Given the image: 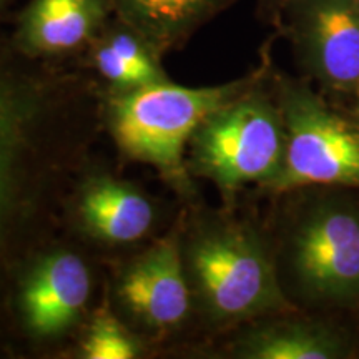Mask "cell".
<instances>
[{
  "label": "cell",
  "mask_w": 359,
  "mask_h": 359,
  "mask_svg": "<svg viewBox=\"0 0 359 359\" xmlns=\"http://www.w3.org/2000/svg\"><path fill=\"white\" fill-rule=\"evenodd\" d=\"M83 57L109 92H130L170 80L161 65L163 57L145 37L115 15L90 43Z\"/></svg>",
  "instance_id": "5bb4252c"
},
{
  "label": "cell",
  "mask_w": 359,
  "mask_h": 359,
  "mask_svg": "<svg viewBox=\"0 0 359 359\" xmlns=\"http://www.w3.org/2000/svg\"><path fill=\"white\" fill-rule=\"evenodd\" d=\"M262 64L248 75L210 87H185L167 82L130 92H109L105 118L120 151L128 158L150 165L178 195L196 193L187 167V150L193 133L218 107L236 98L264 70Z\"/></svg>",
  "instance_id": "7a4b0ae2"
},
{
  "label": "cell",
  "mask_w": 359,
  "mask_h": 359,
  "mask_svg": "<svg viewBox=\"0 0 359 359\" xmlns=\"http://www.w3.org/2000/svg\"><path fill=\"white\" fill-rule=\"evenodd\" d=\"M356 2H358V6H359V0H356Z\"/></svg>",
  "instance_id": "d6986e66"
},
{
  "label": "cell",
  "mask_w": 359,
  "mask_h": 359,
  "mask_svg": "<svg viewBox=\"0 0 359 359\" xmlns=\"http://www.w3.org/2000/svg\"><path fill=\"white\" fill-rule=\"evenodd\" d=\"M13 2H17V0H0V15H2V13L6 12Z\"/></svg>",
  "instance_id": "ac0fdd59"
},
{
  "label": "cell",
  "mask_w": 359,
  "mask_h": 359,
  "mask_svg": "<svg viewBox=\"0 0 359 359\" xmlns=\"http://www.w3.org/2000/svg\"><path fill=\"white\" fill-rule=\"evenodd\" d=\"M92 294V273L80 255L53 250L43 255L20 288L25 327L37 339H53L80 321Z\"/></svg>",
  "instance_id": "ba28073f"
},
{
  "label": "cell",
  "mask_w": 359,
  "mask_h": 359,
  "mask_svg": "<svg viewBox=\"0 0 359 359\" xmlns=\"http://www.w3.org/2000/svg\"><path fill=\"white\" fill-rule=\"evenodd\" d=\"M143 351L142 339L109 306H103L90 320L79 358L135 359L143 356Z\"/></svg>",
  "instance_id": "9a60e30c"
},
{
  "label": "cell",
  "mask_w": 359,
  "mask_h": 359,
  "mask_svg": "<svg viewBox=\"0 0 359 359\" xmlns=\"http://www.w3.org/2000/svg\"><path fill=\"white\" fill-rule=\"evenodd\" d=\"M276 29L290 40L304 77L351 95L359 85L356 0H291Z\"/></svg>",
  "instance_id": "8992f818"
},
{
  "label": "cell",
  "mask_w": 359,
  "mask_h": 359,
  "mask_svg": "<svg viewBox=\"0 0 359 359\" xmlns=\"http://www.w3.org/2000/svg\"><path fill=\"white\" fill-rule=\"evenodd\" d=\"M193 306L210 325L230 326L290 314L275 253L250 223L223 213L196 218L182 233Z\"/></svg>",
  "instance_id": "6da1fadb"
},
{
  "label": "cell",
  "mask_w": 359,
  "mask_h": 359,
  "mask_svg": "<svg viewBox=\"0 0 359 359\" xmlns=\"http://www.w3.org/2000/svg\"><path fill=\"white\" fill-rule=\"evenodd\" d=\"M353 351L349 334L330 320L286 314L251 321L230 348L240 359H346Z\"/></svg>",
  "instance_id": "8fae6325"
},
{
  "label": "cell",
  "mask_w": 359,
  "mask_h": 359,
  "mask_svg": "<svg viewBox=\"0 0 359 359\" xmlns=\"http://www.w3.org/2000/svg\"><path fill=\"white\" fill-rule=\"evenodd\" d=\"M351 95L354 97V118L359 122V85L354 88V92L351 93Z\"/></svg>",
  "instance_id": "e0dca14e"
},
{
  "label": "cell",
  "mask_w": 359,
  "mask_h": 359,
  "mask_svg": "<svg viewBox=\"0 0 359 359\" xmlns=\"http://www.w3.org/2000/svg\"><path fill=\"white\" fill-rule=\"evenodd\" d=\"M116 19L137 30L165 57L236 0H107Z\"/></svg>",
  "instance_id": "4fadbf2b"
},
{
  "label": "cell",
  "mask_w": 359,
  "mask_h": 359,
  "mask_svg": "<svg viewBox=\"0 0 359 359\" xmlns=\"http://www.w3.org/2000/svg\"><path fill=\"white\" fill-rule=\"evenodd\" d=\"M77 219L90 238L105 245H130L154 228L151 200L132 183L111 175H93L77 196Z\"/></svg>",
  "instance_id": "7c38bea8"
},
{
  "label": "cell",
  "mask_w": 359,
  "mask_h": 359,
  "mask_svg": "<svg viewBox=\"0 0 359 359\" xmlns=\"http://www.w3.org/2000/svg\"><path fill=\"white\" fill-rule=\"evenodd\" d=\"M40 97L42 92L32 79L0 65V240L22 190L42 116Z\"/></svg>",
  "instance_id": "30bf717a"
},
{
  "label": "cell",
  "mask_w": 359,
  "mask_h": 359,
  "mask_svg": "<svg viewBox=\"0 0 359 359\" xmlns=\"http://www.w3.org/2000/svg\"><path fill=\"white\" fill-rule=\"evenodd\" d=\"M285 120V163L264 193L281 195L303 188L359 191V122L343 115L313 88L311 80L271 72Z\"/></svg>",
  "instance_id": "5b68a950"
},
{
  "label": "cell",
  "mask_w": 359,
  "mask_h": 359,
  "mask_svg": "<svg viewBox=\"0 0 359 359\" xmlns=\"http://www.w3.org/2000/svg\"><path fill=\"white\" fill-rule=\"evenodd\" d=\"M111 17L107 0H29L17 17L12 47L27 60L83 55Z\"/></svg>",
  "instance_id": "9c48e42d"
},
{
  "label": "cell",
  "mask_w": 359,
  "mask_h": 359,
  "mask_svg": "<svg viewBox=\"0 0 359 359\" xmlns=\"http://www.w3.org/2000/svg\"><path fill=\"white\" fill-rule=\"evenodd\" d=\"M115 296L122 311L148 333L178 330L193 308L182 233L173 230L133 258L118 275Z\"/></svg>",
  "instance_id": "52a82bcc"
},
{
  "label": "cell",
  "mask_w": 359,
  "mask_h": 359,
  "mask_svg": "<svg viewBox=\"0 0 359 359\" xmlns=\"http://www.w3.org/2000/svg\"><path fill=\"white\" fill-rule=\"evenodd\" d=\"M271 72L268 55L262 75L206 116L188 143V172L210 180L226 201L250 185L264 191L285 163V120Z\"/></svg>",
  "instance_id": "277c9868"
},
{
  "label": "cell",
  "mask_w": 359,
  "mask_h": 359,
  "mask_svg": "<svg viewBox=\"0 0 359 359\" xmlns=\"http://www.w3.org/2000/svg\"><path fill=\"white\" fill-rule=\"evenodd\" d=\"M359 193L318 187L291 217L278 273L291 303L316 309L359 308ZM296 306V304H294Z\"/></svg>",
  "instance_id": "3957f363"
},
{
  "label": "cell",
  "mask_w": 359,
  "mask_h": 359,
  "mask_svg": "<svg viewBox=\"0 0 359 359\" xmlns=\"http://www.w3.org/2000/svg\"><path fill=\"white\" fill-rule=\"evenodd\" d=\"M291 0H257V8L259 19L266 24L278 27L281 20L283 12L288 7Z\"/></svg>",
  "instance_id": "2e32d148"
}]
</instances>
